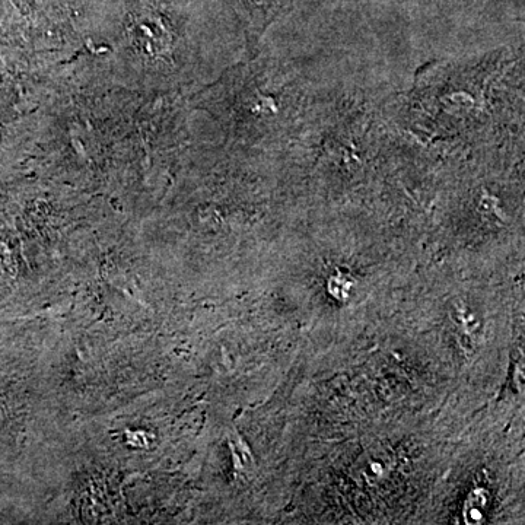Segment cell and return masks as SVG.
I'll use <instances>...</instances> for the list:
<instances>
[{
    "label": "cell",
    "instance_id": "7a4b0ae2",
    "mask_svg": "<svg viewBox=\"0 0 525 525\" xmlns=\"http://www.w3.org/2000/svg\"><path fill=\"white\" fill-rule=\"evenodd\" d=\"M353 280L346 273H337L329 282V291L339 301H346L352 291Z\"/></svg>",
    "mask_w": 525,
    "mask_h": 525
},
{
    "label": "cell",
    "instance_id": "6da1fadb",
    "mask_svg": "<svg viewBox=\"0 0 525 525\" xmlns=\"http://www.w3.org/2000/svg\"><path fill=\"white\" fill-rule=\"evenodd\" d=\"M486 507V492L476 490L472 493V498L466 504L464 517L469 524H480L483 521V508Z\"/></svg>",
    "mask_w": 525,
    "mask_h": 525
}]
</instances>
